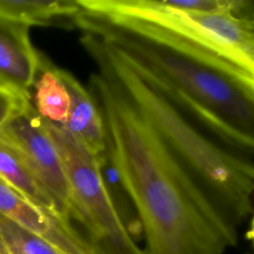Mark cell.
Segmentation results:
<instances>
[{
  "label": "cell",
  "instance_id": "6da1fadb",
  "mask_svg": "<svg viewBox=\"0 0 254 254\" xmlns=\"http://www.w3.org/2000/svg\"><path fill=\"white\" fill-rule=\"evenodd\" d=\"M101 114L107 156L140 218L145 254H225L238 228L120 86L98 70L89 88Z\"/></svg>",
  "mask_w": 254,
  "mask_h": 254
},
{
  "label": "cell",
  "instance_id": "7a4b0ae2",
  "mask_svg": "<svg viewBox=\"0 0 254 254\" xmlns=\"http://www.w3.org/2000/svg\"><path fill=\"white\" fill-rule=\"evenodd\" d=\"M74 25L112 46L148 85L194 125L207 130L219 144L236 146L242 132L253 136L254 87L191 55L138 35L104 15L81 9Z\"/></svg>",
  "mask_w": 254,
  "mask_h": 254
},
{
  "label": "cell",
  "instance_id": "3957f363",
  "mask_svg": "<svg viewBox=\"0 0 254 254\" xmlns=\"http://www.w3.org/2000/svg\"><path fill=\"white\" fill-rule=\"evenodd\" d=\"M79 42L98 70L108 74L120 86L173 154L238 228L253 210L254 168L251 159L203 134L148 85L112 46L89 33H82Z\"/></svg>",
  "mask_w": 254,
  "mask_h": 254
},
{
  "label": "cell",
  "instance_id": "277c9868",
  "mask_svg": "<svg viewBox=\"0 0 254 254\" xmlns=\"http://www.w3.org/2000/svg\"><path fill=\"white\" fill-rule=\"evenodd\" d=\"M41 122L60 155L70 190L66 229L72 239L86 254H145L116 208L103 177L101 158L63 126Z\"/></svg>",
  "mask_w": 254,
  "mask_h": 254
},
{
  "label": "cell",
  "instance_id": "5b68a950",
  "mask_svg": "<svg viewBox=\"0 0 254 254\" xmlns=\"http://www.w3.org/2000/svg\"><path fill=\"white\" fill-rule=\"evenodd\" d=\"M87 12L136 18L171 31L254 74L253 16L191 13L159 0H77Z\"/></svg>",
  "mask_w": 254,
  "mask_h": 254
},
{
  "label": "cell",
  "instance_id": "8992f818",
  "mask_svg": "<svg viewBox=\"0 0 254 254\" xmlns=\"http://www.w3.org/2000/svg\"><path fill=\"white\" fill-rule=\"evenodd\" d=\"M0 141L19 156L50 194L57 206L58 219L66 229L71 208L67 179L60 155L32 104L0 127Z\"/></svg>",
  "mask_w": 254,
  "mask_h": 254
},
{
  "label": "cell",
  "instance_id": "52a82bcc",
  "mask_svg": "<svg viewBox=\"0 0 254 254\" xmlns=\"http://www.w3.org/2000/svg\"><path fill=\"white\" fill-rule=\"evenodd\" d=\"M30 26L0 15V86L30 98L41 55L30 40Z\"/></svg>",
  "mask_w": 254,
  "mask_h": 254
},
{
  "label": "cell",
  "instance_id": "ba28073f",
  "mask_svg": "<svg viewBox=\"0 0 254 254\" xmlns=\"http://www.w3.org/2000/svg\"><path fill=\"white\" fill-rule=\"evenodd\" d=\"M0 213L45 238L65 254H86L62 222L0 178Z\"/></svg>",
  "mask_w": 254,
  "mask_h": 254
},
{
  "label": "cell",
  "instance_id": "9c48e42d",
  "mask_svg": "<svg viewBox=\"0 0 254 254\" xmlns=\"http://www.w3.org/2000/svg\"><path fill=\"white\" fill-rule=\"evenodd\" d=\"M56 72L69 96L66 122L63 126L95 156L105 155V130L97 105L90 92L68 70L56 66Z\"/></svg>",
  "mask_w": 254,
  "mask_h": 254
},
{
  "label": "cell",
  "instance_id": "30bf717a",
  "mask_svg": "<svg viewBox=\"0 0 254 254\" xmlns=\"http://www.w3.org/2000/svg\"><path fill=\"white\" fill-rule=\"evenodd\" d=\"M77 0H0V15L28 26L74 29Z\"/></svg>",
  "mask_w": 254,
  "mask_h": 254
},
{
  "label": "cell",
  "instance_id": "8fae6325",
  "mask_svg": "<svg viewBox=\"0 0 254 254\" xmlns=\"http://www.w3.org/2000/svg\"><path fill=\"white\" fill-rule=\"evenodd\" d=\"M55 67L42 54L40 66L30 89V101L41 119L64 125L67 119L69 96Z\"/></svg>",
  "mask_w": 254,
  "mask_h": 254
},
{
  "label": "cell",
  "instance_id": "7c38bea8",
  "mask_svg": "<svg viewBox=\"0 0 254 254\" xmlns=\"http://www.w3.org/2000/svg\"><path fill=\"white\" fill-rule=\"evenodd\" d=\"M0 178L58 219L57 206L19 156L0 141Z\"/></svg>",
  "mask_w": 254,
  "mask_h": 254
},
{
  "label": "cell",
  "instance_id": "4fadbf2b",
  "mask_svg": "<svg viewBox=\"0 0 254 254\" xmlns=\"http://www.w3.org/2000/svg\"><path fill=\"white\" fill-rule=\"evenodd\" d=\"M0 254H65L60 248L0 213Z\"/></svg>",
  "mask_w": 254,
  "mask_h": 254
},
{
  "label": "cell",
  "instance_id": "5bb4252c",
  "mask_svg": "<svg viewBox=\"0 0 254 254\" xmlns=\"http://www.w3.org/2000/svg\"><path fill=\"white\" fill-rule=\"evenodd\" d=\"M30 104V98L0 86V127Z\"/></svg>",
  "mask_w": 254,
  "mask_h": 254
}]
</instances>
